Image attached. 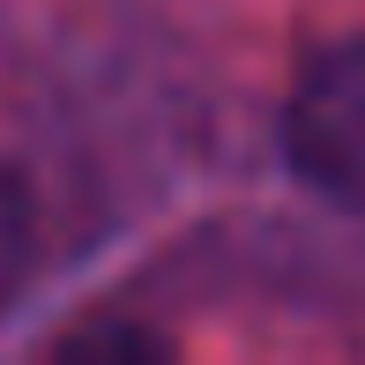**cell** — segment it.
I'll use <instances>...</instances> for the list:
<instances>
[{"label":"cell","instance_id":"1","mask_svg":"<svg viewBox=\"0 0 365 365\" xmlns=\"http://www.w3.org/2000/svg\"><path fill=\"white\" fill-rule=\"evenodd\" d=\"M284 157L313 194L365 217V38H336L298 68L284 105Z\"/></svg>","mask_w":365,"mask_h":365},{"label":"cell","instance_id":"3","mask_svg":"<svg viewBox=\"0 0 365 365\" xmlns=\"http://www.w3.org/2000/svg\"><path fill=\"white\" fill-rule=\"evenodd\" d=\"M53 358H75V365H90V358H172V343L157 336V328H135V321H97V328H75V336H60L53 343Z\"/></svg>","mask_w":365,"mask_h":365},{"label":"cell","instance_id":"2","mask_svg":"<svg viewBox=\"0 0 365 365\" xmlns=\"http://www.w3.org/2000/svg\"><path fill=\"white\" fill-rule=\"evenodd\" d=\"M30 261H38V209L15 164H0V306H15V291L30 284Z\"/></svg>","mask_w":365,"mask_h":365}]
</instances>
